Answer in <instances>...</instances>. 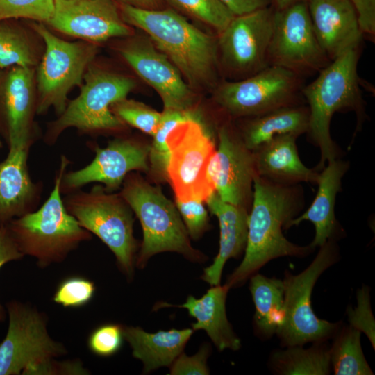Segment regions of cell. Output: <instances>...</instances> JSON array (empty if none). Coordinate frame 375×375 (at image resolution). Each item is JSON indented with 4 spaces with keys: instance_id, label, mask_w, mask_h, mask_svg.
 <instances>
[{
    "instance_id": "1",
    "label": "cell",
    "mask_w": 375,
    "mask_h": 375,
    "mask_svg": "<svg viewBox=\"0 0 375 375\" xmlns=\"http://www.w3.org/2000/svg\"><path fill=\"white\" fill-rule=\"evenodd\" d=\"M253 187L244 256L226 281L231 288L244 284L273 259L305 257L315 249L310 244H294L283 233L303 209L305 197L301 184H283L258 176Z\"/></svg>"
},
{
    "instance_id": "2",
    "label": "cell",
    "mask_w": 375,
    "mask_h": 375,
    "mask_svg": "<svg viewBox=\"0 0 375 375\" xmlns=\"http://www.w3.org/2000/svg\"><path fill=\"white\" fill-rule=\"evenodd\" d=\"M124 21L144 31L194 88H214L219 65L217 38L173 8L146 10L120 4Z\"/></svg>"
},
{
    "instance_id": "3",
    "label": "cell",
    "mask_w": 375,
    "mask_h": 375,
    "mask_svg": "<svg viewBox=\"0 0 375 375\" xmlns=\"http://www.w3.org/2000/svg\"><path fill=\"white\" fill-rule=\"evenodd\" d=\"M360 47L351 48L331 61L301 93L309 109L308 133L312 144L320 150L315 169L319 172L328 160L341 158V150L333 140L330 126L337 112L353 111L357 117L356 131L366 117L357 67Z\"/></svg>"
},
{
    "instance_id": "4",
    "label": "cell",
    "mask_w": 375,
    "mask_h": 375,
    "mask_svg": "<svg viewBox=\"0 0 375 375\" xmlns=\"http://www.w3.org/2000/svg\"><path fill=\"white\" fill-rule=\"evenodd\" d=\"M69 163L62 154L47 199L34 211L6 224L19 251L36 259L40 267L64 261L81 243L92 239V233L78 224L64 205L60 183Z\"/></svg>"
},
{
    "instance_id": "5",
    "label": "cell",
    "mask_w": 375,
    "mask_h": 375,
    "mask_svg": "<svg viewBox=\"0 0 375 375\" xmlns=\"http://www.w3.org/2000/svg\"><path fill=\"white\" fill-rule=\"evenodd\" d=\"M8 327L0 343V375L85 374L80 363L58 362L65 346L49 335L47 317L17 301L6 304Z\"/></svg>"
},
{
    "instance_id": "6",
    "label": "cell",
    "mask_w": 375,
    "mask_h": 375,
    "mask_svg": "<svg viewBox=\"0 0 375 375\" xmlns=\"http://www.w3.org/2000/svg\"><path fill=\"white\" fill-rule=\"evenodd\" d=\"M120 190V194L139 219L143 232L135 267L143 269L151 256L166 251L178 253L191 262L206 261L207 257L192 247L176 205L159 187L132 172L124 178Z\"/></svg>"
},
{
    "instance_id": "7",
    "label": "cell",
    "mask_w": 375,
    "mask_h": 375,
    "mask_svg": "<svg viewBox=\"0 0 375 375\" xmlns=\"http://www.w3.org/2000/svg\"><path fill=\"white\" fill-rule=\"evenodd\" d=\"M135 87L132 77L92 62L84 74L79 94L68 101L64 111L48 123L44 142L55 144L61 134L72 128L90 135L124 131L127 126L112 113L110 106L126 98Z\"/></svg>"
},
{
    "instance_id": "8",
    "label": "cell",
    "mask_w": 375,
    "mask_h": 375,
    "mask_svg": "<svg viewBox=\"0 0 375 375\" xmlns=\"http://www.w3.org/2000/svg\"><path fill=\"white\" fill-rule=\"evenodd\" d=\"M62 199L68 212L110 249L122 272L133 278L138 248L133 236L134 213L120 193L97 184L89 191L79 189Z\"/></svg>"
},
{
    "instance_id": "9",
    "label": "cell",
    "mask_w": 375,
    "mask_h": 375,
    "mask_svg": "<svg viewBox=\"0 0 375 375\" xmlns=\"http://www.w3.org/2000/svg\"><path fill=\"white\" fill-rule=\"evenodd\" d=\"M33 29L44 45L35 73L37 115L53 108L58 116L66 108L70 90L82 85L84 74L98 53V46L81 40H62L42 22L33 23Z\"/></svg>"
},
{
    "instance_id": "10",
    "label": "cell",
    "mask_w": 375,
    "mask_h": 375,
    "mask_svg": "<svg viewBox=\"0 0 375 375\" xmlns=\"http://www.w3.org/2000/svg\"><path fill=\"white\" fill-rule=\"evenodd\" d=\"M336 240L319 247L312 262L298 274H285L284 319L276 332L284 347L326 341L333 337L340 323L319 319L312 308V292L319 277L339 260Z\"/></svg>"
},
{
    "instance_id": "11",
    "label": "cell",
    "mask_w": 375,
    "mask_h": 375,
    "mask_svg": "<svg viewBox=\"0 0 375 375\" xmlns=\"http://www.w3.org/2000/svg\"><path fill=\"white\" fill-rule=\"evenodd\" d=\"M302 78L285 68L269 65L247 78L218 83L213 100L231 119L256 116L303 104Z\"/></svg>"
},
{
    "instance_id": "12",
    "label": "cell",
    "mask_w": 375,
    "mask_h": 375,
    "mask_svg": "<svg viewBox=\"0 0 375 375\" xmlns=\"http://www.w3.org/2000/svg\"><path fill=\"white\" fill-rule=\"evenodd\" d=\"M192 115L178 124L167 138L169 158L167 170L175 198L205 201L215 190L207 168L216 145L210 133Z\"/></svg>"
},
{
    "instance_id": "13",
    "label": "cell",
    "mask_w": 375,
    "mask_h": 375,
    "mask_svg": "<svg viewBox=\"0 0 375 375\" xmlns=\"http://www.w3.org/2000/svg\"><path fill=\"white\" fill-rule=\"evenodd\" d=\"M269 65L285 68L303 78L325 67L331 60L314 33L307 0L274 9Z\"/></svg>"
},
{
    "instance_id": "14",
    "label": "cell",
    "mask_w": 375,
    "mask_h": 375,
    "mask_svg": "<svg viewBox=\"0 0 375 375\" xmlns=\"http://www.w3.org/2000/svg\"><path fill=\"white\" fill-rule=\"evenodd\" d=\"M274 11L270 6L235 16L218 34L219 65L233 81L250 76L269 66Z\"/></svg>"
},
{
    "instance_id": "15",
    "label": "cell",
    "mask_w": 375,
    "mask_h": 375,
    "mask_svg": "<svg viewBox=\"0 0 375 375\" xmlns=\"http://www.w3.org/2000/svg\"><path fill=\"white\" fill-rule=\"evenodd\" d=\"M217 146L207 168V178L224 201L250 210L253 181L258 176L253 151L244 143L231 120L217 129Z\"/></svg>"
},
{
    "instance_id": "16",
    "label": "cell",
    "mask_w": 375,
    "mask_h": 375,
    "mask_svg": "<svg viewBox=\"0 0 375 375\" xmlns=\"http://www.w3.org/2000/svg\"><path fill=\"white\" fill-rule=\"evenodd\" d=\"M87 145L94 151V158L81 169L65 172L60 183L62 194L91 183H101L106 191L113 192L121 188L129 173L149 171V145L134 138L117 137L103 148L92 142Z\"/></svg>"
},
{
    "instance_id": "17",
    "label": "cell",
    "mask_w": 375,
    "mask_h": 375,
    "mask_svg": "<svg viewBox=\"0 0 375 375\" xmlns=\"http://www.w3.org/2000/svg\"><path fill=\"white\" fill-rule=\"evenodd\" d=\"M35 68L0 71V134L8 148L32 145L38 138Z\"/></svg>"
},
{
    "instance_id": "18",
    "label": "cell",
    "mask_w": 375,
    "mask_h": 375,
    "mask_svg": "<svg viewBox=\"0 0 375 375\" xmlns=\"http://www.w3.org/2000/svg\"><path fill=\"white\" fill-rule=\"evenodd\" d=\"M119 52L133 71L156 91L164 110H190L194 101L192 88L149 38L133 37L119 47Z\"/></svg>"
},
{
    "instance_id": "19",
    "label": "cell",
    "mask_w": 375,
    "mask_h": 375,
    "mask_svg": "<svg viewBox=\"0 0 375 375\" xmlns=\"http://www.w3.org/2000/svg\"><path fill=\"white\" fill-rule=\"evenodd\" d=\"M47 24L60 33L95 44L131 35L115 0H54Z\"/></svg>"
},
{
    "instance_id": "20",
    "label": "cell",
    "mask_w": 375,
    "mask_h": 375,
    "mask_svg": "<svg viewBox=\"0 0 375 375\" xmlns=\"http://www.w3.org/2000/svg\"><path fill=\"white\" fill-rule=\"evenodd\" d=\"M31 147L8 148L0 162V226L36 210L44 185L31 176L28 158Z\"/></svg>"
},
{
    "instance_id": "21",
    "label": "cell",
    "mask_w": 375,
    "mask_h": 375,
    "mask_svg": "<svg viewBox=\"0 0 375 375\" xmlns=\"http://www.w3.org/2000/svg\"><path fill=\"white\" fill-rule=\"evenodd\" d=\"M307 3L317 40L331 61L360 47L363 34L349 0H307Z\"/></svg>"
},
{
    "instance_id": "22",
    "label": "cell",
    "mask_w": 375,
    "mask_h": 375,
    "mask_svg": "<svg viewBox=\"0 0 375 375\" xmlns=\"http://www.w3.org/2000/svg\"><path fill=\"white\" fill-rule=\"evenodd\" d=\"M350 167L349 162L341 158L328 160L319 172L317 192L308 208L294 218L288 228L298 226L303 221L313 224L315 237L310 245L319 247L331 239L338 240L344 231L336 219V196L342 189V180Z\"/></svg>"
},
{
    "instance_id": "23",
    "label": "cell",
    "mask_w": 375,
    "mask_h": 375,
    "mask_svg": "<svg viewBox=\"0 0 375 375\" xmlns=\"http://www.w3.org/2000/svg\"><path fill=\"white\" fill-rule=\"evenodd\" d=\"M230 289L226 283L219 284L211 286L201 298L189 295L185 302L181 305L159 302L155 309L165 307L185 308L189 315L196 319V322L192 324L194 331H205L219 351L226 349L237 351L241 347V341L228 320L226 311V301Z\"/></svg>"
},
{
    "instance_id": "24",
    "label": "cell",
    "mask_w": 375,
    "mask_h": 375,
    "mask_svg": "<svg viewBox=\"0 0 375 375\" xmlns=\"http://www.w3.org/2000/svg\"><path fill=\"white\" fill-rule=\"evenodd\" d=\"M205 202L219 222V248L212 263L203 269L201 278L214 286L220 284L226 261L239 257L244 251L249 210L224 201L215 192Z\"/></svg>"
},
{
    "instance_id": "25",
    "label": "cell",
    "mask_w": 375,
    "mask_h": 375,
    "mask_svg": "<svg viewBox=\"0 0 375 375\" xmlns=\"http://www.w3.org/2000/svg\"><path fill=\"white\" fill-rule=\"evenodd\" d=\"M295 134L274 137L253 150L258 176L283 184H317L319 172L301 160Z\"/></svg>"
},
{
    "instance_id": "26",
    "label": "cell",
    "mask_w": 375,
    "mask_h": 375,
    "mask_svg": "<svg viewBox=\"0 0 375 375\" xmlns=\"http://www.w3.org/2000/svg\"><path fill=\"white\" fill-rule=\"evenodd\" d=\"M194 333L192 328L146 332L140 327L123 326V335L133 356L143 363V374L169 367L183 351Z\"/></svg>"
},
{
    "instance_id": "27",
    "label": "cell",
    "mask_w": 375,
    "mask_h": 375,
    "mask_svg": "<svg viewBox=\"0 0 375 375\" xmlns=\"http://www.w3.org/2000/svg\"><path fill=\"white\" fill-rule=\"evenodd\" d=\"M238 119H241V123L235 127L245 145L253 151L276 135L295 134L299 136L306 133L309 109L308 106L300 104Z\"/></svg>"
},
{
    "instance_id": "28",
    "label": "cell",
    "mask_w": 375,
    "mask_h": 375,
    "mask_svg": "<svg viewBox=\"0 0 375 375\" xmlns=\"http://www.w3.org/2000/svg\"><path fill=\"white\" fill-rule=\"evenodd\" d=\"M249 279V290L256 309L255 329L260 336L269 338L276 333L284 319L283 281L258 273Z\"/></svg>"
},
{
    "instance_id": "29",
    "label": "cell",
    "mask_w": 375,
    "mask_h": 375,
    "mask_svg": "<svg viewBox=\"0 0 375 375\" xmlns=\"http://www.w3.org/2000/svg\"><path fill=\"white\" fill-rule=\"evenodd\" d=\"M269 363L281 375H327L331 369L330 346L326 341L315 342L306 349L302 345L289 346L274 351Z\"/></svg>"
},
{
    "instance_id": "30",
    "label": "cell",
    "mask_w": 375,
    "mask_h": 375,
    "mask_svg": "<svg viewBox=\"0 0 375 375\" xmlns=\"http://www.w3.org/2000/svg\"><path fill=\"white\" fill-rule=\"evenodd\" d=\"M361 333L351 326H340L330 346L331 364L335 375L374 374L365 358Z\"/></svg>"
},
{
    "instance_id": "31",
    "label": "cell",
    "mask_w": 375,
    "mask_h": 375,
    "mask_svg": "<svg viewBox=\"0 0 375 375\" xmlns=\"http://www.w3.org/2000/svg\"><path fill=\"white\" fill-rule=\"evenodd\" d=\"M36 44L22 27L0 22V69L13 66L35 68L40 61Z\"/></svg>"
},
{
    "instance_id": "32",
    "label": "cell",
    "mask_w": 375,
    "mask_h": 375,
    "mask_svg": "<svg viewBox=\"0 0 375 375\" xmlns=\"http://www.w3.org/2000/svg\"><path fill=\"white\" fill-rule=\"evenodd\" d=\"M193 113L189 111L164 110L149 145V170L161 181H167V170L169 158V149L167 138L171 131L181 122L190 118Z\"/></svg>"
},
{
    "instance_id": "33",
    "label": "cell",
    "mask_w": 375,
    "mask_h": 375,
    "mask_svg": "<svg viewBox=\"0 0 375 375\" xmlns=\"http://www.w3.org/2000/svg\"><path fill=\"white\" fill-rule=\"evenodd\" d=\"M172 8L221 33L235 17L220 0H165Z\"/></svg>"
},
{
    "instance_id": "34",
    "label": "cell",
    "mask_w": 375,
    "mask_h": 375,
    "mask_svg": "<svg viewBox=\"0 0 375 375\" xmlns=\"http://www.w3.org/2000/svg\"><path fill=\"white\" fill-rule=\"evenodd\" d=\"M110 110L126 126L151 136L157 129L162 114L142 102L127 97L112 103Z\"/></svg>"
},
{
    "instance_id": "35",
    "label": "cell",
    "mask_w": 375,
    "mask_h": 375,
    "mask_svg": "<svg viewBox=\"0 0 375 375\" xmlns=\"http://www.w3.org/2000/svg\"><path fill=\"white\" fill-rule=\"evenodd\" d=\"M53 8L54 0H0V22L24 18L47 23Z\"/></svg>"
},
{
    "instance_id": "36",
    "label": "cell",
    "mask_w": 375,
    "mask_h": 375,
    "mask_svg": "<svg viewBox=\"0 0 375 375\" xmlns=\"http://www.w3.org/2000/svg\"><path fill=\"white\" fill-rule=\"evenodd\" d=\"M94 283L82 276H71L58 285L53 300L65 308H78L88 304L95 292Z\"/></svg>"
},
{
    "instance_id": "37",
    "label": "cell",
    "mask_w": 375,
    "mask_h": 375,
    "mask_svg": "<svg viewBox=\"0 0 375 375\" xmlns=\"http://www.w3.org/2000/svg\"><path fill=\"white\" fill-rule=\"evenodd\" d=\"M357 305L353 308L348 306L347 313L349 325L365 333L375 349V320L372 313L369 288L366 285L357 291Z\"/></svg>"
},
{
    "instance_id": "38",
    "label": "cell",
    "mask_w": 375,
    "mask_h": 375,
    "mask_svg": "<svg viewBox=\"0 0 375 375\" xmlns=\"http://www.w3.org/2000/svg\"><path fill=\"white\" fill-rule=\"evenodd\" d=\"M203 202L199 199L175 198V205L190 238L193 240L199 239L210 228L209 217Z\"/></svg>"
},
{
    "instance_id": "39",
    "label": "cell",
    "mask_w": 375,
    "mask_h": 375,
    "mask_svg": "<svg viewBox=\"0 0 375 375\" xmlns=\"http://www.w3.org/2000/svg\"><path fill=\"white\" fill-rule=\"evenodd\" d=\"M123 340V326L106 324L92 331L88 338V347L94 354L108 357L120 349Z\"/></svg>"
},
{
    "instance_id": "40",
    "label": "cell",
    "mask_w": 375,
    "mask_h": 375,
    "mask_svg": "<svg viewBox=\"0 0 375 375\" xmlns=\"http://www.w3.org/2000/svg\"><path fill=\"white\" fill-rule=\"evenodd\" d=\"M210 347L203 344L194 356H188L182 352L169 366L171 375H208L210 374L207 359Z\"/></svg>"
},
{
    "instance_id": "41",
    "label": "cell",
    "mask_w": 375,
    "mask_h": 375,
    "mask_svg": "<svg viewBox=\"0 0 375 375\" xmlns=\"http://www.w3.org/2000/svg\"><path fill=\"white\" fill-rule=\"evenodd\" d=\"M19 251L6 225L0 226V269L5 264L22 258ZM6 319V310L0 303V322Z\"/></svg>"
},
{
    "instance_id": "42",
    "label": "cell",
    "mask_w": 375,
    "mask_h": 375,
    "mask_svg": "<svg viewBox=\"0 0 375 375\" xmlns=\"http://www.w3.org/2000/svg\"><path fill=\"white\" fill-rule=\"evenodd\" d=\"M358 17L362 34L375 35V0H349Z\"/></svg>"
},
{
    "instance_id": "43",
    "label": "cell",
    "mask_w": 375,
    "mask_h": 375,
    "mask_svg": "<svg viewBox=\"0 0 375 375\" xmlns=\"http://www.w3.org/2000/svg\"><path fill=\"white\" fill-rule=\"evenodd\" d=\"M234 16L272 6V0H220Z\"/></svg>"
},
{
    "instance_id": "44",
    "label": "cell",
    "mask_w": 375,
    "mask_h": 375,
    "mask_svg": "<svg viewBox=\"0 0 375 375\" xmlns=\"http://www.w3.org/2000/svg\"><path fill=\"white\" fill-rule=\"evenodd\" d=\"M120 3L141 9L155 10L162 8L165 0H115Z\"/></svg>"
},
{
    "instance_id": "45",
    "label": "cell",
    "mask_w": 375,
    "mask_h": 375,
    "mask_svg": "<svg viewBox=\"0 0 375 375\" xmlns=\"http://www.w3.org/2000/svg\"><path fill=\"white\" fill-rule=\"evenodd\" d=\"M299 1L301 0H272V7L276 10L282 9Z\"/></svg>"
},
{
    "instance_id": "46",
    "label": "cell",
    "mask_w": 375,
    "mask_h": 375,
    "mask_svg": "<svg viewBox=\"0 0 375 375\" xmlns=\"http://www.w3.org/2000/svg\"><path fill=\"white\" fill-rule=\"evenodd\" d=\"M1 134H0V149H1L2 147V141H1Z\"/></svg>"
}]
</instances>
